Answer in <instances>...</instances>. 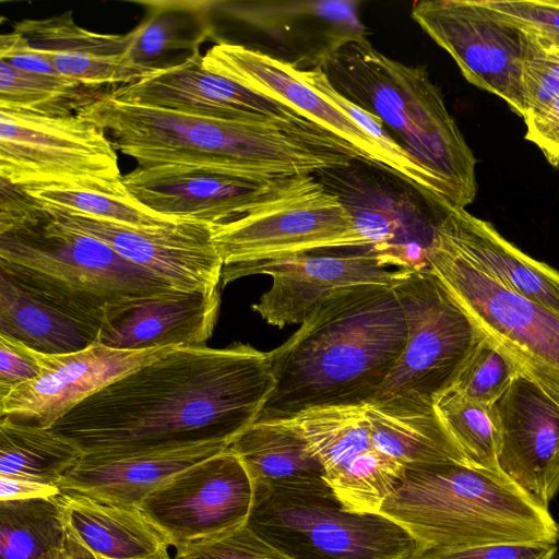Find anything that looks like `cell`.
<instances>
[{
	"instance_id": "cell-1",
	"label": "cell",
	"mask_w": 559,
	"mask_h": 559,
	"mask_svg": "<svg viewBox=\"0 0 559 559\" xmlns=\"http://www.w3.org/2000/svg\"><path fill=\"white\" fill-rule=\"evenodd\" d=\"M273 388L267 353L249 344L176 347L85 399L50 429L90 457L230 445L257 421Z\"/></svg>"
},
{
	"instance_id": "cell-2",
	"label": "cell",
	"mask_w": 559,
	"mask_h": 559,
	"mask_svg": "<svg viewBox=\"0 0 559 559\" xmlns=\"http://www.w3.org/2000/svg\"><path fill=\"white\" fill-rule=\"evenodd\" d=\"M75 115L106 133L140 167L200 165L277 179L347 167L366 159L310 119L234 121L118 102L104 90Z\"/></svg>"
},
{
	"instance_id": "cell-3",
	"label": "cell",
	"mask_w": 559,
	"mask_h": 559,
	"mask_svg": "<svg viewBox=\"0 0 559 559\" xmlns=\"http://www.w3.org/2000/svg\"><path fill=\"white\" fill-rule=\"evenodd\" d=\"M406 338L404 312L392 286L359 285L335 294L267 352L274 388L257 421L371 402Z\"/></svg>"
},
{
	"instance_id": "cell-4",
	"label": "cell",
	"mask_w": 559,
	"mask_h": 559,
	"mask_svg": "<svg viewBox=\"0 0 559 559\" xmlns=\"http://www.w3.org/2000/svg\"><path fill=\"white\" fill-rule=\"evenodd\" d=\"M379 513L406 530L417 550L559 542V524L502 473L466 463L405 468Z\"/></svg>"
},
{
	"instance_id": "cell-5",
	"label": "cell",
	"mask_w": 559,
	"mask_h": 559,
	"mask_svg": "<svg viewBox=\"0 0 559 559\" xmlns=\"http://www.w3.org/2000/svg\"><path fill=\"white\" fill-rule=\"evenodd\" d=\"M317 67L338 94L378 118L405 152L444 181L459 209L474 202L477 160L425 68L395 61L368 39L345 44Z\"/></svg>"
},
{
	"instance_id": "cell-6",
	"label": "cell",
	"mask_w": 559,
	"mask_h": 559,
	"mask_svg": "<svg viewBox=\"0 0 559 559\" xmlns=\"http://www.w3.org/2000/svg\"><path fill=\"white\" fill-rule=\"evenodd\" d=\"M0 272L98 328L110 305L178 290L103 241L60 224L35 199L0 217Z\"/></svg>"
},
{
	"instance_id": "cell-7",
	"label": "cell",
	"mask_w": 559,
	"mask_h": 559,
	"mask_svg": "<svg viewBox=\"0 0 559 559\" xmlns=\"http://www.w3.org/2000/svg\"><path fill=\"white\" fill-rule=\"evenodd\" d=\"M247 526L289 559H408L417 550L400 524L347 509L326 483L263 485Z\"/></svg>"
},
{
	"instance_id": "cell-8",
	"label": "cell",
	"mask_w": 559,
	"mask_h": 559,
	"mask_svg": "<svg viewBox=\"0 0 559 559\" xmlns=\"http://www.w3.org/2000/svg\"><path fill=\"white\" fill-rule=\"evenodd\" d=\"M407 338L385 382L369 402L420 409L453 388L486 334L432 272L403 271L392 285Z\"/></svg>"
},
{
	"instance_id": "cell-9",
	"label": "cell",
	"mask_w": 559,
	"mask_h": 559,
	"mask_svg": "<svg viewBox=\"0 0 559 559\" xmlns=\"http://www.w3.org/2000/svg\"><path fill=\"white\" fill-rule=\"evenodd\" d=\"M428 260L431 272L519 372L559 404V314L478 269L438 229Z\"/></svg>"
},
{
	"instance_id": "cell-10",
	"label": "cell",
	"mask_w": 559,
	"mask_h": 559,
	"mask_svg": "<svg viewBox=\"0 0 559 559\" xmlns=\"http://www.w3.org/2000/svg\"><path fill=\"white\" fill-rule=\"evenodd\" d=\"M335 193L357 233L385 266L431 272L428 255L447 207L418 186L366 159L316 174Z\"/></svg>"
},
{
	"instance_id": "cell-11",
	"label": "cell",
	"mask_w": 559,
	"mask_h": 559,
	"mask_svg": "<svg viewBox=\"0 0 559 559\" xmlns=\"http://www.w3.org/2000/svg\"><path fill=\"white\" fill-rule=\"evenodd\" d=\"M211 227L223 265L272 261L328 248H365L341 199L316 175L294 176L246 214Z\"/></svg>"
},
{
	"instance_id": "cell-12",
	"label": "cell",
	"mask_w": 559,
	"mask_h": 559,
	"mask_svg": "<svg viewBox=\"0 0 559 559\" xmlns=\"http://www.w3.org/2000/svg\"><path fill=\"white\" fill-rule=\"evenodd\" d=\"M120 177L117 151L98 126L75 114L0 107V178L32 187Z\"/></svg>"
},
{
	"instance_id": "cell-13",
	"label": "cell",
	"mask_w": 559,
	"mask_h": 559,
	"mask_svg": "<svg viewBox=\"0 0 559 559\" xmlns=\"http://www.w3.org/2000/svg\"><path fill=\"white\" fill-rule=\"evenodd\" d=\"M261 488L228 447L174 476L138 509L177 549L247 525Z\"/></svg>"
},
{
	"instance_id": "cell-14",
	"label": "cell",
	"mask_w": 559,
	"mask_h": 559,
	"mask_svg": "<svg viewBox=\"0 0 559 559\" xmlns=\"http://www.w3.org/2000/svg\"><path fill=\"white\" fill-rule=\"evenodd\" d=\"M411 14L453 58L467 82L502 98L522 117V31L497 17L480 0L419 1Z\"/></svg>"
},
{
	"instance_id": "cell-15",
	"label": "cell",
	"mask_w": 559,
	"mask_h": 559,
	"mask_svg": "<svg viewBox=\"0 0 559 559\" xmlns=\"http://www.w3.org/2000/svg\"><path fill=\"white\" fill-rule=\"evenodd\" d=\"M402 270L380 263L364 247L328 248L278 260L223 265V286L240 277L265 274L272 285L252 310L269 324H301L323 301L359 285L392 286Z\"/></svg>"
},
{
	"instance_id": "cell-16",
	"label": "cell",
	"mask_w": 559,
	"mask_h": 559,
	"mask_svg": "<svg viewBox=\"0 0 559 559\" xmlns=\"http://www.w3.org/2000/svg\"><path fill=\"white\" fill-rule=\"evenodd\" d=\"M292 420L319 457L324 479L340 501L352 511L379 513L405 468L374 448L365 404L314 407Z\"/></svg>"
},
{
	"instance_id": "cell-17",
	"label": "cell",
	"mask_w": 559,
	"mask_h": 559,
	"mask_svg": "<svg viewBox=\"0 0 559 559\" xmlns=\"http://www.w3.org/2000/svg\"><path fill=\"white\" fill-rule=\"evenodd\" d=\"M43 206L60 224L103 241L127 261L178 290L209 292L221 284L223 260L209 224L185 221L167 226L134 227Z\"/></svg>"
},
{
	"instance_id": "cell-18",
	"label": "cell",
	"mask_w": 559,
	"mask_h": 559,
	"mask_svg": "<svg viewBox=\"0 0 559 559\" xmlns=\"http://www.w3.org/2000/svg\"><path fill=\"white\" fill-rule=\"evenodd\" d=\"M122 178L129 191L156 213L217 225L254 209L292 177L261 179L221 167L166 165L138 166Z\"/></svg>"
},
{
	"instance_id": "cell-19",
	"label": "cell",
	"mask_w": 559,
	"mask_h": 559,
	"mask_svg": "<svg viewBox=\"0 0 559 559\" xmlns=\"http://www.w3.org/2000/svg\"><path fill=\"white\" fill-rule=\"evenodd\" d=\"M175 348L121 350L96 343L70 354L35 350L40 376L0 396V417L50 429L85 399Z\"/></svg>"
},
{
	"instance_id": "cell-20",
	"label": "cell",
	"mask_w": 559,
	"mask_h": 559,
	"mask_svg": "<svg viewBox=\"0 0 559 559\" xmlns=\"http://www.w3.org/2000/svg\"><path fill=\"white\" fill-rule=\"evenodd\" d=\"M491 408L500 472L548 509L559 490V404L518 372Z\"/></svg>"
},
{
	"instance_id": "cell-21",
	"label": "cell",
	"mask_w": 559,
	"mask_h": 559,
	"mask_svg": "<svg viewBox=\"0 0 559 559\" xmlns=\"http://www.w3.org/2000/svg\"><path fill=\"white\" fill-rule=\"evenodd\" d=\"M202 56L107 90L106 94L121 103L222 120L308 119L281 100L205 69Z\"/></svg>"
},
{
	"instance_id": "cell-22",
	"label": "cell",
	"mask_w": 559,
	"mask_h": 559,
	"mask_svg": "<svg viewBox=\"0 0 559 559\" xmlns=\"http://www.w3.org/2000/svg\"><path fill=\"white\" fill-rule=\"evenodd\" d=\"M205 69L296 109L356 147L364 157L399 174L393 159L352 119L307 84L298 69L270 53L219 41L202 56Z\"/></svg>"
},
{
	"instance_id": "cell-23",
	"label": "cell",
	"mask_w": 559,
	"mask_h": 559,
	"mask_svg": "<svg viewBox=\"0 0 559 559\" xmlns=\"http://www.w3.org/2000/svg\"><path fill=\"white\" fill-rule=\"evenodd\" d=\"M359 1H212L219 11L263 32L278 50L294 55L305 70L347 43L368 39L358 14Z\"/></svg>"
},
{
	"instance_id": "cell-24",
	"label": "cell",
	"mask_w": 559,
	"mask_h": 559,
	"mask_svg": "<svg viewBox=\"0 0 559 559\" xmlns=\"http://www.w3.org/2000/svg\"><path fill=\"white\" fill-rule=\"evenodd\" d=\"M219 306L218 288L171 290L110 305L104 312L98 343L121 350L204 346Z\"/></svg>"
},
{
	"instance_id": "cell-25",
	"label": "cell",
	"mask_w": 559,
	"mask_h": 559,
	"mask_svg": "<svg viewBox=\"0 0 559 559\" xmlns=\"http://www.w3.org/2000/svg\"><path fill=\"white\" fill-rule=\"evenodd\" d=\"M12 32L46 58L59 75L87 87L126 85L152 75L126 60L132 32L123 35L91 32L74 22L71 11L22 20L14 24Z\"/></svg>"
},
{
	"instance_id": "cell-26",
	"label": "cell",
	"mask_w": 559,
	"mask_h": 559,
	"mask_svg": "<svg viewBox=\"0 0 559 559\" xmlns=\"http://www.w3.org/2000/svg\"><path fill=\"white\" fill-rule=\"evenodd\" d=\"M224 443L119 457L81 460L62 477L61 492L86 496L104 503L139 508L153 491L180 472L225 451Z\"/></svg>"
},
{
	"instance_id": "cell-27",
	"label": "cell",
	"mask_w": 559,
	"mask_h": 559,
	"mask_svg": "<svg viewBox=\"0 0 559 559\" xmlns=\"http://www.w3.org/2000/svg\"><path fill=\"white\" fill-rule=\"evenodd\" d=\"M437 229L478 269L559 314V272L521 251L491 223L465 209L447 207Z\"/></svg>"
},
{
	"instance_id": "cell-28",
	"label": "cell",
	"mask_w": 559,
	"mask_h": 559,
	"mask_svg": "<svg viewBox=\"0 0 559 559\" xmlns=\"http://www.w3.org/2000/svg\"><path fill=\"white\" fill-rule=\"evenodd\" d=\"M64 518L97 559H165L169 544L138 508L72 492L56 496Z\"/></svg>"
},
{
	"instance_id": "cell-29",
	"label": "cell",
	"mask_w": 559,
	"mask_h": 559,
	"mask_svg": "<svg viewBox=\"0 0 559 559\" xmlns=\"http://www.w3.org/2000/svg\"><path fill=\"white\" fill-rule=\"evenodd\" d=\"M0 334L38 353L59 355L98 343L99 328L0 272Z\"/></svg>"
},
{
	"instance_id": "cell-30",
	"label": "cell",
	"mask_w": 559,
	"mask_h": 559,
	"mask_svg": "<svg viewBox=\"0 0 559 559\" xmlns=\"http://www.w3.org/2000/svg\"><path fill=\"white\" fill-rule=\"evenodd\" d=\"M145 19L132 29L126 60L150 73L178 66L201 53L214 35L212 1H147Z\"/></svg>"
},
{
	"instance_id": "cell-31",
	"label": "cell",
	"mask_w": 559,
	"mask_h": 559,
	"mask_svg": "<svg viewBox=\"0 0 559 559\" xmlns=\"http://www.w3.org/2000/svg\"><path fill=\"white\" fill-rule=\"evenodd\" d=\"M229 449L255 484L272 488L326 483L319 457L292 419L255 421Z\"/></svg>"
},
{
	"instance_id": "cell-32",
	"label": "cell",
	"mask_w": 559,
	"mask_h": 559,
	"mask_svg": "<svg viewBox=\"0 0 559 559\" xmlns=\"http://www.w3.org/2000/svg\"><path fill=\"white\" fill-rule=\"evenodd\" d=\"M374 448L412 468L441 463H466L435 406L408 409L365 404Z\"/></svg>"
},
{
	"instance_id": "cell-33",
	"label": "cell",
	"mask_w": 559,
	"mask_h": 559,
	"mask_svg": "<svg viewBox=\"0 0 559 559\" xmlns=\"http://www.w3.org/2000/svg\"><path fill=\"white\" fill-rule=\"evenodd\" d=\"M0 559H97L56 497L0 501Z\"/></svg>"
},
{
	"instance_id": "cell-34",
	"label": "cell",
	"mask_w": 559,
	"mask_h": 559,
	"mask_svg": "<svg viewBox=\"0 0 559 559\" xmlns=\"http://www.w3.org/2000/svg\"><path fill=\"white\" fill-rule=\"evenodd\" d=\"M525 139L559 169V47L523 32Z\"/></svg>"
},
{
	"instance_id": "cell-35",
	"label": "cell",
	"mask_w": 559,
	"mask_h": 559,
	"mask_svg": "<svg viewBox=\"0 0 559 559\" xmlns=\"http://www.w3.org/2000/svg\"><path fill=\"white\" fill-rule=\"evenodd\" d=\"M122 177L84 179L22 188L45 206L129 226L158 227L185 222L156 213L142 204L129 191Z\"/></svg>"
},
{
	"instance_id": "cell-36",
	"label": "cell",
	"mask_w": 559,
	"mask_h": 559,
	"mask_svg": "<svg viewBox=\"0 0 559 559\" xmlns=\"http://www.w3.org/2000/svg\"><path fill=\"white\" fill-rule=\"evenodd\" d=\"M82 455L52 429L0 417V475L58 486Z\"/></svg>"
},
{
	"instance_id": "cell-37",
	"label": "cell",
	"mask_w": 559,
	"mask_h": 559,
	"mask_svg": "<svg viewBox=\"0 0 559 559\" xmlns=\"http://www.w3.org/2000/svg\"><path fill=\"white\" fill-rule=\"evenodd\" d=\"M104 90L61 75L33 73L0 61V107L43 116L74 115Z\"/></svg>"
},
{
	"instance_id": "cell-38",
	"label": "cell",
	"mask_w": 559,
	"mask_h": 559,
	"mask_svg": "<svg viewBox=\"0 0 559 559\" xmlns=\"http://www.w3.org/2000/svg\"><path fill=\"white\" fill-rule=\"evenodd\" d=\"M435 407L469 465L500 472V436L491 405L474 402L453 386Z\"/></svg>"
},
{
	"instance_id": "cell-39",
	"label": "cell",
	"mask_w": 559,
	"mask_h": 559,
	"mask_svg": "<svg viewBox=\"0 0 559 559\" xmlns=\"http://www.w3.org/2000/svg\"><path fill=\"white\" fill-rule=\"evenodd\" d=\"M518 372L519 368L513 360L486 335L454 388L474 402L492 405L506 392Z\"/></svg>"
},
{
	"instance_id": "cell-40",
	"label": "cell",
	"mask_w": 559,
	"mask_h": 559,
	"mask_svg": "<svg viewBox=\"0 0 559 559\" xmlns=\"http://www.w3.org/2000/svg\"><path fill=\"white\" fill-rule=\"evenodd\" d=\"M174 559H289L247 525L226 535L177 548Z\"/></svg>"
},
{
	"instance_id": "cell-41",
	"label": "cell",
	"mask_w": 559,
	"mask_h": 559,
	"mask_svg": "<svg viewBox=\"0 0 559 559\" xmlns=\"http://www.w3.org/2000/svg\"><path fill=\"white\" fill-rule=\"evenodd\" d=\"M497 17L559 47V0H480Z\"/></svg>"
},
{
	"instance_id": "cell-42",
	"label": "cell",
	"mask_w": 559,
	"mask_h": 559,
	"mask_svg": "<svg viewBox=\"0 0 559 559\" xmlns=\"http://www.w3.org/2000/svg\"><path fill=\"white\" fill-rule=\"evenodd\" d=\"M408 559H559V549L545 543L493 544L419 550Z\"/></svg>"
},
{
	"instance_id": "cell-43",
	"label": "cell",
	"mask_w": 559,
	"mask_h": 559,
	"mask_svg": "<svg viewBox=\"0 0 559 559\" xmlns=\"http://www.w3.org/2000/svg\"><path fill=\"white\" fill-rule=\"evenodd\" d=\"M40 373L34 349L0 334V396L19 384L37 379Z\"/></svg>"
},
{
	"instance_id": "cell-44",
	"label": "cell",
	"mask_w": 559,
	"mask_h": 559,
	"mask_svg": "<svg viewBox=\"0 0 559 559\" xmlns=\"http://www.w3.org/2000/svg\"><path fill=\"white\" fill-rule=\"evenodd\" d=\"M0 61L22 71L59 75L46 58L31 49L14 32L0 36Z\"/></svg>"
},
{
	"instance_id": "cell-45",
	"label": "cell",
	"mask_w": 559,
	"mask_h": 559,
	"mask_svg": "<svg viewBox=\"0 0 559 559\" xmlns=\"http://www.w3.org/2000/svg\"><path fill=\"white\" fill-rule=\"evenodd\" d=\"M60 488L24 477L0 475V501H21L50 498L59 495Z\"/></svg>"
},
{
	"instance_id": "cell-46",
	"label": "cell",
	"mask_w": 559,
	"mask_h": 559,
	"mask_svg": "<svg viewBox=\"0 0 559 559\" xmlns=\"http://www.w3.org/2000/svg\"><path fill=\"white\" fill-rule=\"evenodd\" d=\"M165 559H171V558H170V557H167V558H165Z\"/></svg>"
}]
</instances>
